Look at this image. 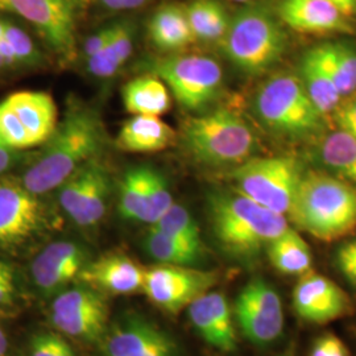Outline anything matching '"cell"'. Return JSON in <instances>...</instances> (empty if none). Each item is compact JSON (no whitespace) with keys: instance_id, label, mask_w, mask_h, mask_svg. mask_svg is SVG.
Returning a JSON list of instances; mask_svg holds the SVG:
<instances>
[{"instance_id":"1","label":"cell","mask_w":356,"mask_h":356,"mask_svg":"<svg viewBox=\"0 0 356 356\" xmlns=\"http://www.w3.org/2000/svg\"><path fill=\"white\" fill-rule=\"evenodd\" d=\"M103 143L104 131L98 115L82 106L72 107L24 173L23 185L35 195L60 188L81 166L97 157Z\"/></svg>"},{"instance_id":"2","label":"cell","mask_w":356,"mask_h":356,"mask_svg":"<svg viewBox=\"0 0 356 356\" xmlns=\"http://www.w3.org/2000/svg\"><path fill=\"white\" fill-rule=\"evenodd\" d=\"M288 216L319 241H338L356 229V186L325 173L304 175Z\"/></svg>"},{"instance_id":"3","label":"cell","mask_w":356,"mask_h":356,"mask_svg":"<svg viewBox=\"0 0 356 356\" xmlns=\"http://www.w3.org/2000/svg\"><path fill=\"white\" fill-rule=\"evenodd\" d=\"M209 211L219 245L242 260L254 259L289 229L286 216L268 210L238 191L214 194Z\"/></svg>"},{"instance_id":"4","label":"cell","mask_w":356,"mask_h":356,"mask_svg":"<svg viewBox=\"0 0 356 356\" xmlns=\"http://www.w3.org/2000/svg\"><path fill=\"white\" fill-rule=\"evenodd\" d=\"M222 41L229 61L251 76L263 74L279 64L288 44L280 19L260 6L236 13Z\"/></svg>"},{"instance_id":"5","label":"cell","mask_w":356,"mask_h":356,"mask_svg":"<svg viewBox=\"0 0 356 356\" xmlns=\"http://www.w3.org/2000/svg\"><path fill=\"white\" fill-rule=\"evenodd\" d=\"M184 143L195 160L211 166L241 165L257 147L252 128L229 108L191 119L184 131Z\"/></svg>"},{"instance_id":"6","label":"cell","mask_w":356,"mask_h":356,"mask_svg":"<svg viewBox=\"0 0 356 356\" xmlns=\"http://www.w3.org/2000/svg\"><path fill=\"white\" fill-rule=\"evenodd\" d=\"M254 114L264 127L286 138H306L323 126V116L309 98L300 76L277 73L257 90Z\"/></svg>"},{"instance_id":"7","label":"cell","mask_w":356,"mask_h":356,"mask_svg":"<svg viewBox=\"0 0 356 356\" xmlns=\"http://www.w3.org/2000/svg\"><path fill=\"white\" fill-rule=\"evenodd\" d=\"M302 177L300 163L291 156L251 157L231 173L238 193L281 216H288Z\"/></svg>"},{"instance_id":"8","label":"cell","mask_w":356,"mask_h":356,"mask_svg":"<svg viewBox=\"0 0 356 356\" xmlns=\"http://www.w3.org/2000/svg\"><path fill=\"white\" fill-rule=\"evenodd\" d=\"M154 70L176 101L188 110H201L213 102L223 82L222 67L211 57L201 54L170 57L156 65Z\"/></svg>"},{"instance_id":"9","label":"cell","mask_w":356,"mask_h":356,"mask_svg":"<svg viewBox=\"0 0 356 356\" xmlns=\"http://www.w3.org/2000/svg\"><path fill=\"white\" fill-rule=\"evenodd\" d=\"M243 335L256 346L275 343L284 331L285 318L279 292L256 277L243 288L234 306Z\"/></svg>"},{"instance_id":"10","label":"cell","mask_w":356,"mask_h":356,"mask_svg":"<svg viewBox=\"0 0 356 356\" xmlns=\"http://www.w3.org/2000/svg\"><path fill=\"white\" fill-rule=\"evenodd\" d=\"M218 282L214 272L160 264L145 269L143 292L166 313L178 314Z\"/></svg>"},{"instance_id":"11","label":"cell","mask_w":356,"mask_h":356,"mask_svg":"<svg viewBox=\"0 0 356 356\" xmlns=\"http://www.w3.org/2000/svg\"><path fill=\"white\" fill-rule=\"evenodd\" d=\"M51 321L63 334L86 342L101 341L107 331L108 306L97 289L82 285L58 293L51 304Z\"/></svg>"},{"instance_id":"12","label":"cell","mask_w":356,"mask_h":356,"mask_svg":"<svg viewBox=\"0 0 356 356\" xmlns=\"http://www.w3.org/2000/svg\"><path fill=\"white\" fill-rule=\"evenodd\" d=\"M0 11L16 13L38 29L56 53L72 57L76 49L73 0H0Z\"/></svg>"},{"instance_id":"13","label":"cell","mask_w":356,"mask_h":356,"mask_svg":"<svg viewBox=\"0 0 356 356\" xmlns=\"http://www.w3.org/2000/svg\"><path fill=\"white\" fill-rule=\"evenodd\" d=\"M44 209L22 181L0 178V245L24 242L41 229Z\"/></svg>"},{"instance_id":"14","label":"cell","mask_w":356,"mask_h":356,"mask_svg":"<svg viewBox=\"0 0 356 356\" xmlns=\"http://www.w3.org/2000/svg\"><path fill=\"white\" fill-rule=\"evenodd\" d=\"M293 307L300 318L323 325L347 316L351 312V301L334 281L307 272L293 291Z\"/></svg>"},{"instance_id":"15","label":"cell","mask_w":356,"mask_h":356,"mask_svg":"<svg viewBox=\"0 0 356 356\" xmlns=\"http://www.w3.org/2000/svg\"><path fill=\"white\" fill-rule=\"evenodd\" d=\"M88 263V252L82 245L73 242L51 243L32 261V280L44 296H53L61 293L70 281L76 280Z\"/></svg>"},{"instance_id":"16","label":"cell","mask_w":356,"mask_h":356,"mask_svg":"<svg viewBox=\"0 0 356 356\" xmlns=\"http://www.w3.org/2000/svg\"><path fill=\"white\" fill-rule=\"evenodd\" d=\"M191 325L204 342L219 351L236 350L232 312L223 293L209 291L188 306Z\"/></svg>"},{"instance_id":"17","label":"cell","mask_w":356,"mask_h":356,"mask_svg":"<svg viewBox=\"0 0 356 356\" xmlns=\"http://www.w3.org/2000/svg\"><path fill=\"white\" fill-rule=\"evenodd\" d=\"M145 269L126 254H108L89 261L76 280L83 285L114 294H134L143 291Z\"/></svg>"},{"instance_id":"18","label":"cell","mask_w":356,"mask_h":356,"mask_svg":"<svg viewBox=\"0 0 356 356\" xmlns=\"http://www.w3.org/2000/svg\"><path fill=\"white\" fill-rule=\"evenodd\" d=\"M279 19L300 33H348L351 24L329 0H282Z\"/></svg>"},{"instance_id":"19","label":"cell","mask_w":356,"mask_h":356,"mask_svg":"<svg viewBox=\"0 0 356 356\" xmlns=\"http://www.w3.org/2000/svg\"><path fill=\"white\" fill-rule=\"evenodd\" d=\"M23 127L32 147L48 140L58 124L57 107L51 95L44 91H17L4 99Z\"/></svg>"},{"instance_id":"20","label":"cell","mask_w":356,"mask_h":356,"mask_svg":"<svg viewBox=\"0 0 356 356\" xmlns=\"http://www.w3.org/2000/svg\"><path fill=\"white\" fill-rule=\"evenodd\" d=\"M168 337L147 319L131 317L106 331L101 339V355L139 356Z\"/></svg>"},{"instance_id":"21","label":"cell","mask_w":356,"mask_h":356,"mask_svg":"<svg viewBox=\"0 0 356 356\" xmlns=\"http://www.w3.org/2000/svg\"><path fill=\"white\" fill-rule=\"evenodd\" d=\"M175 136V131L160 116L135 115L120 128L116 144L126 152H159L170 147Z\"/></svg>"},{"instance_id":"22","label":"cell","mask_w":356,"mask_h":356,"mask_svg":"<svg viewBox=\"0 0 356 356\" xmlns=\"http://www.w3.org/2000/svg\"><path fill=\"white\" fill-rule=\"evenodd\" d=\"M300 69L302 85L319 113L322 115L334 113L343 98L314 48L304 56Z\"/></svg>"},{"instance_id":"23","label":"cell","mask_w":356,"mask_h":356,"mask_svg":"<svg viewBox=\"0 0 356 356\" xmlns=\"http://www.w3.org/2000/svg\"><path fill=\"white\" fill-rule=\"evenodd\" d=\"M123 104L134 115L160 116L170 107V95L159 76H140L132 79L122 91Z\"/></svg>"},{"instance_id":"24","label":"cell","mask_w":356,"mask_h":356,"mask_svg":"<svg viewBox=\"0 0 356 356\" xmlns=\"http://www.w3.org/2000/svg\"><path fill=\"white\" fill-rule=\"evenodd\" d=\"M110 194L108 173L97 159L89 163V175L81 201L76 207L73 222L81 227H92L98 225L106 214L107 200Z\"/></svg>"},{"instance_id":"25","label":"cell","mask_w":356,"mask_h":356,"mask_svg":"<svg viewBox=\"0 0 356 356\" xmlns=\"http://www.w3.org/2000/svg\"><path fill=\"white\" fill-rule=\"evenodd\" d=\"M272 266L288 276H302L310 272L313 256L309 244L292 229H288L267 247Z\"/></svg>"},{"instance_id":"26","label":"cell","mask_w":356,"mask_h":356,"mask_svg":"<svg viewBox=\"0 0 356 356\" xmlns=\"http://www.w3.org/2000/svg\"><path fill=\"white\" fill-rule=\"evenodd\" d=\"M153 44L163 51H177L194 40L186 13L177 6L161 7L149 23Z\"/></svg>"},{"instance_id":"27","label":"cell","mask_w":356,"mask_h":356,"mask_svg":"<svg viewBox=\"0 0 356 356\" xmlns=\"http://www.w3.org/2000/svg\"><path fill=\"white\" fill-rule=\"evenodd\" d=\"M314 49L342 98L356 91L355 49L343 42H326Z\"/></svg>"},{"instance_id":"28","label":"cell","mask_w":356,"mask_h":356,"mask_svg":"<svg viewBox=\"0 0 356 356\" xmlns=\"http://www.w3.org/2000/svg\"><path fill=\"white\" fill-rule=\"evenodd\" d=\"M319 157L337 177L356 186V139L343 129L332 131L319 145Z\"/></svg>"},{"instance_id":"29","label":"cell","mask_w":356,"mask_h":356,"mask_svg":"<svg viewBox=\"0 0 356 356\" xmlns=\"http://www.w3.org/2000/svg\"><path fill=\"white\" fill-rule=\"evenodd\" d=\"M145 250L161 264L193 267L204 257V248L181 242L159 229L151 227L145 238Z\"/></svg>"},{"instance_id":"30","label":"cell","mask_w":356,"mask_h":356,"mask_svg":"<svg viewBox=\"0 0 356 356\" xmlns=\"http://www.w3.org/2000/svg\"><path fill=\"white\" fill-rule=\"evenodd\" d=\"M185 13L194 38L216 41L226 35L229 17L216 0H194Z\"/></svg>"},{"instance_id":"31","label":"cell","mask_w":356,"mask_h":356,"mask_svg":"<svg viewBox=\"0 0 356 356\" xmlns=\"http://www.w3.org/2000/svg\"><path fill=\"white\" fill-rule=\"evenodd\" d=\"M147 169H129L122 181L119 211L127 220L144 222L147 214Z\"/></svg>"},{"instance_id":"32","label":"cell","mask_w":356,"mask_h":356,"mask_svg":"<svg viewBox=\"0 0 356 356\" xmlns=\"http://www.w3.org/2000/svg\"><path fill=\"white\" fill-rule=\"evenodd\" d=\"M153 229H159L166 235L176 238L181 242L188 243L194 247L204 248L201 229L191 216L189 210L181 204H173L156 223Z\"/></svg>"},{"instance_id":"33","label":"cell","mask_w":356,"mask_h":356,"mask_svg":"<svg viewBox=\"0 0 356 356\" xmlns=\"http://www.w3.org/2000/svg\"><path fill=\"white\" fill-rule=\"evenodd\" d=\"M175 204L165 177L154 169H147V214L144 223L152 226Z\"/></svg>"},{"instance_id":"34","label":"cell","mask_w":356,"mask_h":356,"mask_svg":"<svg viewBox=\"0 0 356 356\" xmlns=\"http://www.w3.org/2000/svg\"><path fill=\"white\" fill-rule=\"evenodd\" d=\"M0 141L13 149L31 148L26 128L7 103H0Z\"/></svg>"},{"instance_id":"35","label":"cell","mask_w":356,"mask_h":356,"mask_svg":"<svg viewBox=\"0 0 356 356\" xmlns=\"http://www.w3.org/2000/svg\"><path fill=\"white\" fill-rule=\"evenodd\" d=\"M29 356H76L64 338L54 332H41L33 337Z\"/></svg>"},{"instance_id":"36","label":"cell","mask_w":356,"mask_h":356,"mask_svg":"<svg viewBox=\"0 0 356 356\" xmlns=\"http://www.w3.org/2000/svg\"><path fill=\"white\" fill-rule=\"evenodd\" d=\"M11 47L19 63H33L38 58V53L32 40L20 28L4 22L3 36Z\"/></svg>"},{"instance_id":"37","label":"cell","mask_w":356,"mask_h":356,"mask_svg":"<svg viewBox=\"0 0 356 356\" xmlns=\"http://www.w3.org/2000/svg\"><path fill=\"white\" fill-rule=\"evenodd\" d=\"M122 66L123 64L116 56L110 40L102 51L88 58L90 73L98 78H110L115 76Z\"/></svg>"},{"instance_id":"38","label":"cell","mask_w":356,"mask_h":356,"mask_svg":"<svg viewBox=\"0 0 356 356\" xmlns=\"http://www.w3.org/2000/svg\"><path fill=\"white\" fill-rule=\"evenodd\" d=\"M338 128L343 129L356 139V91L346 97L334 111Z\"/></svg>"},{"instance_id":"39","label":"cell","mask_w":356,"mask_h":356,"mask_svg":"<svg viewBox=\"0 0 356 356\" xmlns=\"http://www.w3.org/2000/svg\"><path fill=\"white\" fill-rule=\"evenodd\" d=\"M335 264L348 282L356 288V241L344 243L338 250Z\"/></svg>"},{"instance_id":"40","label":"cell","mask_w":356,"mask_h":356,"mask_svg":"<svg viewBox=\"0 0 356 356\" xmlns=\"http://www.w3.org/2000/svg\"><path fill=\"white\" fill-rule=\"evenodd\" d=\"M110 42L122 64L127 63L132 53V32L126 24L111 26Z\"/></svg>"},{"instance_id":"41","label":"cell","mask_w":356,"mask_h":356,"mask_svg":"<svg viewBox=\"0 0 356 356\" xmlns=\"http://www.w3.org/2000/svg\"><path fill=\"white\" fill-rule=\"evenodd\" d=\"M310 356H351L347 346L335 335L326 334L318 338L312 348Z\"/></svg>"},{"instance_id":"42","label":"cell","mask_w":356,"mask_h":356,"mask_svg":"<svg viewBox=\"0 0 356 356\" xmlns=\"http://www.w3.org/2000/svg\"><path fill=\"white\" fill-rule=\"evenodd\" d=\"M13 269L4 263L0 268V306L10 305L13 302Z\"/></svg>"},{"instance_id":"43","label":"cell","mask_w":356,"mask_h":356,"mask_svg":"<svg viewBox=\"0 0 356 356\" xmlns=\"http://www.w3.org/2000/svg\"><path fill=\"white\" fill-rule=\"evenodd\" d=\"M110 38H111V26L101 29L99 32H97L92 36H90L86 40L85 45H83V51H85L86 58L97 54L99 51H102L103 48L107 45Z\"/></svg>"},{"instance_id":"44","label":"cell","mask_w":356,"mask_h":356,"mask_svg":"<svg viewBox=\"0 0 356 356\" xmlns=\"http://www.w3.org/2000/svg\"><path fill=\"white\" fill-rule=\"evenodd\" d=\"M139 356H177V346L170 337H168Z\"/></svg>"},{"instance_id":"45","label":"cell","mask_w":356,"mask_h":356,"mask_svg":"<svg viewBox=\"0 0 356 356\" xmlns=\"http://www.w3.org/2000/svg\"><path fill=\"white\" fill-rule=\"evenodd\" d=\"M104 7L114 10V11H126V10H135L145 4L147 0H101Z\"/></svg>"},{"instance_id":"46","label":"cell","mask_w":356,"mask_h":356,"mask_svg":"<svg viewBox=\"0 0 356 356\" xmlns=\"http://www.w3.org/2000/svg\"><path fill=\"white\" fill-rule=\"evenodd\" d=\"M15 151L16 149L10 148L8 145L0 141V173H4L13 165L15 161V154H13Z\"/></svg>"},{"instance_id":"47","label":"cell","mask_w":356,"mask_h":356,"mask_svg":"<svg viewBox=\"0 0 356 356\" xmlns=\"http://www.w3.org/2000/svg\"><path fill=\"white\" fill-rule=\"evenodd\" d=\"M348 19L356 15V0H329Z\"/></svg>"},{"instance_id":"48","label":"cell","mask_w":356,"mask_h":356,"mask_svg":"<svg viewBox=\"0 0 356 356\" xmlns=\"http://www.w3.org/2000/svg\"><path fill=\"white\" fill-rule=\"evenodd\" d=\"M7 350H8V339L4 331L0 329V356L6 355Z\"/></svg>"},{"instance_id":"49","label":"cell","mask_w":356,"mask_h":356,"mask_svg":"<svg viewBox=\"0 0 356 356\" xmlns=\"http://www.w3.org/2000/svg\"><path fill=\"white\" fill-rule=\"evenodd\" d=\"M277 356H296V347L291 344L285 351H282Z\"/></svg>"},{"instance_id":"50","label":"cell","mask_w":356,"mask_h":356,"mask_svg":"<svg viewBox=\"0 0 356 356\" xmlns=\"http://www.w3.org/2000/svg\"><path fill=\"white\" fill-rule=\"evenodd\" d=\"M6 66H10V64L0 56V69H3V67H6Z\"/></svg>"},{"instance_id":"51","label":"cell","mask_w":356,"mask_h":356,"mask_svg":"<svg viewBox=\"0 0 356 356\" xmlns=\"http://www.w3.org/2000/svg\"><path fill=\"white\" fill-rule=\"evenodd\" d=\"M3 28H4V22L0 20V38L3 36Z\"/></svg>"},{"instance_id":"52","label":"cell","mask_w":356,"mask_h":356,"mask_svg":"<svg viewBox=\"0 0 356 356\" xmlns=\"http://www.w3.org/2000/svg\"><path fill=\"white\" fill-rule=\"evenodd\" d=\"M231 1H235V3H245L248 0H231Z\"/></svg>"},{"instance_id":"53","label":"cell","mask_w":356,"mask_h":356,"mask_svg":"<svg viewBox=\"0 0 356 356\" xmlns=\"http://www.w3.org/2000/svg\"><path fill=\"white\" fill-rule=\"evenodd\" d=\"M4 266V263L3 261H0V268L3 267Z\"/></svg>"}]
</instances>
